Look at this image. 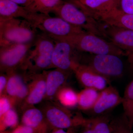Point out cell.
Wrapping results in <instances>:
<instances>
[{"mask_svg": "<svg viewBox=\"0 0 133 133\" xmlns=\"http://www.w3.org/2000/svg\"><path fill=\"white\" fill-rule=\"evenodd\" d=\"M17 70L7 73L8 79L6 94L14 99L16 106L19 107L25 99L29 91V83H27L29 77L26 72Z\"/></svg>", "mask_w": 133, "mask_h": 133, "instance_id": "12", "label": "cell"}, {"mask_svg": "<svg viewBox=\"0 0 133 133\" xmlns=\"http://www.w3.org/2000/svg\"><path fill=\"white\" fill-rule=\"evenodd\" d=\"M8 76L5 73H1L0 75V96L6 94Z\"/></svg>", "mask_w": 133, "mask_h": 133, "instance_id": "29", "label": "cell"}, {"mask_svg": "<svg viewBox=\"0 0 133 133\" xmlns=\"http://www.w3.org/2000/svg\"><path fill=\"white\" fill-rule=\"evenodd\" d=\"M16 107L15 102L7 94L0 96V116Z\"/></svg>", "mask_w": 133, "mask_h": 133, "instance_id": "27", "label": "cell"}, {"mask_svg": "<svg viewBox=\"0 0 133 133\" xmlns=\"http://www.w3.org/2000/svg\"><path fill=\"white\" fill-rule=\"evenodd\" d=\"M95 19L106 24L133 30V15L115 9L97 17Z\"/></svg>", "mask_w": 133, "mask_h": 133, "instance_id": "18", "label": "cell"}, {"mask_svg": "<svg viewBox=\"0 0 133 133\" xmlns=\"http://www.w3.org/2000/svg\"><path fill=\"white\" fill-rule=\"evenodd\" d=\"M95 19L119 8V0H71Z\"/></svg>", "mask_w": 133, "mask_h": 133, "instance_id": "16", "label": "cell"}, {"mask_svg": "<svg viewBox=\"0 0 133 133\" xmlns=\"http://www.w3.org/2000/svg\"><path fill=\"white\" fill-rule=\"evenodd\" d=\"M132 129V128L124 114L121 118L113 119L111 133H133Z\"/></svg>", "mask_w": 133, "mask_h": 133, "instance_id": "26", "label": "cell"}, {"mask_svg": "<svg viewBox=\"0 0 133 133\" xmlns=\"http://www.w3.org/2000/svg\"><path fill=\"white\" fill-rule=\"evenodd\" d=\"M99 93V91L93 88H84L78 93V108L83 111H90L94 107Z\"/></svg>", "mask_w": 133, "mask_h": 133, "instance_id": "20", "label": "cell"}, {"mask_svg": "<svg viewBox=\"0 0 133 133\" xmlns=\"http://www.w3.org/2000/svg\"><path fill=\"white\" fill-rule=\"evenodd\" d=\"M34 44H14L0 46L1 73L7 74L20 70Z\"/></svg>", "mask_w": 133, "mask_h": 133, "instance_id": "7", "label": "cell"}, {"mask_svg": "<svg viewBox=\"0 0 133 133\" xmlns=\"http://www.w3.org/2000/svg\"><path fill=\"white\" fill-rule=\"evenodd\" d=\"M38 30L25 19H0V46L33 43L38 35Z\"/></svg>", "mask_w": 133, "mask_h": 133, "instance_id": "2", "label": "cell"}, {"mask_svg": "<svg viewBox=\"0 0 133 133\" xmlns=\"http://www.w3.org/2000/svg\"><path fill=\"white\" fill-rule=\"evenodd\" d=\"M89 124L93 133H111L113 119L107 114L91 117Z\"/></svg>", "mask_w": 133, "mask_h": 133, "instance_id": "22", "label": "cell"}, {"mask_svg": "<svg viewBox=\"0 0 133 133\" xmlns=\"http://www.w3.org/2000/svg\"><path fill=\"white\" fill-rule=\"evenodd\" d=\"M20 6L26 8L31 3L32 0H10Z\"/></svg>", "mask_w": 133, "mask_h": 133, "instance_id": "32", "label": "cell"}, {"mask_svg": "<svg viewBox=\"0 0 133 133\" xmlns=\"http://www.w3.org/2000/svg\"><path fill=\"white\" fill-rule=\"evenodd\" d=\"M78 128H72L69 129H53L49 133H76V129Z\"/></svg>", "mask_w": 133, "mask_h": 133, "instance_id": "31", "label": "cell"}, {"mask_svg": "<svg viewBox=\"0 0 133 133\" xmlns=\"http://www.w3.org/2000/svg\"><path fill=\"white\" fill-rule=\"evenodd\" d=\"M19 125V116L15 108L0 116V132L14 129Z\"/></svg>", "mask_w": 133, "mask_h": 133, "instance_id": "25", "label": "cell"}, {"mask_svg": "<svg viewBox=\"0 0 133 133\" xmlns=\"http://www.w3.org/2000/svg\"><path fill=\"white\" fill-rule=\"evenodd\" d=\"M39 108L44 115L51 130L82 127L89 123V119L79 114H73L69 108L55 100L45 101Z\"/></svg>", "mask_w": 133, "mask_h": 133, "instance_id": "3", "label": "cell"}, {"mask_svg": "<svg viewBox=\"0 0 133 133\" xmlns=\"http://www.w3.org/2000/svg\"><path fill=\"white\" fill-rule=\"evenodd\" d=\"M99 22L103 38L124 51L128 57L133 56V30Z\"/></svg>", "mask_w": 133, "mask_h": 133, "instance_id": "10", "label": "cell"}, {"mask_svg": "<svg viewBox=\"0 0 133 133\" xmlns=\"http://www.w3.org/2000/svg\"><path fill=\"white\" fill-rule=\"evenodd\" d=\"M26 20L54 40L66 37L86 31L70 24L59 17H52L39 13L29 14Z\"/></svg>", "mask_w": 133, "mask_h": 133, "instance_id": "4", "label": "cell"}, {"mask_svg": "<svg viewBox=\"0 0 133 133\" xmlns=\"http://www.w3.org/2000/svg\"><path fill=\"white\" fill-rule=\"evenodd\" d=\"M128 61L130 63V65L133 69V55L131 56L128 57Z\"/></svg>", "mask_w": 133, "mask_h": 133, "instance_id": "34", "label": "cell"}, {"mask_svg": "<svg viewBox=\"0 0 133 133\" xmlns=\"http://www.w3.org/2000/svg\"><path fill=\"white\" fill-rule=\"evenodd\" d=\"M72 71L79 83L84 88H93L100 91L109 86V79L86 65L77 63Z\"/></svg>", "mask_w": 133, "mask_h": 133, "instance_id": "13", "label": "cell"}, {"mask_svg": "<svg viewBox=\"0 0 133 133\" xmlns=\"http://www.w3.org/2000/svg\"><path fill=\"white\" fill-rule=\"evenodd\" d=\"M63 39L70 42L76 49L80 52L94 55L110 54L120 56H126L124 51L111 43L101 37L87 31Z\"/></svg>", "mask_w": 133, "mask_h": 133, "instance_id": "6", "label": "cell"}, {"mask_svg": "<svg viewBox=\"0 0 133 133\" xmlns=\"http://www.w3.org/2000/svg\"><path fill=\"white\" fill-rule=\"evenodd\" d=\"M11 133H36L31 128L24 125L23 124H19L17 127L11 131Z\"/></svg>", "mask_w": 133, "mask_h": 133, "instance_id": "30", "label": "cell"}, {"mask_svg": "<svg viewBox=\"0 0 133 133\" xmlns=\"http://www.w3.org/2000/svg\"><path fill=\"white\" fill-rule=\"evenodd\" d=\"M44 72L46 92L44 101H55L57 92L61 88L66 85L70 75L73 72L57 68L44 71Z\"/></svg>", "mask_w": 133, "mask_h": 133, "instance_id": "15", "label": "cell"}, {"mask_svg": "<svg viewBox=\"0 0 133 133\" xmlns=\"http://www.w3.org/2000/svg\"><path fill=\"white\" fill-rule=\"evenodd\" d=\"M0 133H11V131H8V130H6V131L0 132Z\"/></svg>", "mask_w": 133, "mask_h": 133, "instance_id": "35", "label": "cell"}, {"mask_svg": "<svg viewBox=\"0 0 133 133\" xmlns=\"http://www.w3.org/2000/svg\"><path fill=\"white\" fill-rule=\"evenodd\" d=\"M54 40L55 44L52 57V69L57 68L73 72L74 65L79 63L80 56L78 53L80 52L66 39Z\"/></svg>", "mask_w": 133, "mask_h": 133, "instance_id": "9", "label": "cell"}, {"mask_svg": "<svg viewBox=\"0 0 133 133\" xmlns=\"http://www.w3.org/2000/svg\"><path fill=\"white\" fill-rule=\"evenodd\" d=\"M83 64L90 66L99 74L110 79L118 78L123 75L124 65L120 56L107 54H90Z\"/></svg>", "mask_w": 133, "mask_h": 133, "instance_id": "8", "label": "cell"}, {"mask_svg": "<svg viewBox=\"0 0 133 133\" xmlns=\"http://www.w3.org/2000/svg\"><path fill=\"white\" fill-rule=\"evenodd\" d=\"M122 102V97L114 87L109 85L100 91L98 99L91 110L88 112L92 117L107 114Z\"/></svg>", "mask_w": 133, "mask_h": 133, "instance_id": "14", "label": "cell"}, {"mask_svg": "<svg viewBox=\"0 0 133 133\" xmlns=\"http://www.w3.org/2000/svg\"><path fill=\"white\" fill-rule=\"evenodd\" d=\"M62 1V0H32L30 5L25 8L29 12L49 15Z\"/></svg>", "mask_w": 133, "mask_h": 133, "instance_id": "23", "label": "cell"}, {"mask_svg": "<svg viewBox=\"0 0 133 133\" xmlns=\"http://www.w3.org/2000/svg\"><path fill=\"white\" fill-rule=\"evenodd\" d=\"M22 124L31 128L36 133H49L51 130L42 110L35 107L22 112Z\"/></svg>", "mask_w": 133, "mask_h": 133, "instance_id": "17", "label": "cell"}, {"mask_svg": "<svg viewBox=\"0 0 133 133\" xmlns=\"http://www.w3.org/2000/svg\"><path fill=\"white\" fill-rule=\"evenodd\" d=\"M83 129L79 133H93L91 128L90 126V124L83 127Z\"/></svg>", "mask_w": 133, "mask_h": 133, "instance_id": "33", "label": "cell"}, {"mask_svg": "<svg viewBox=\"0 0 133 133\" xmlns=\"http://www.w3.org/2000/svg\"><path fill=\"white\" fill-rule=\"evenodd\" d=\"M55 44L53 38L43 33L38 34L20 70L29 74H34L52 69V57Z\"/></svg>", "mask_w": 133, "mask_h": 133, "instance_id": "1", "label": "cell"}, {"mask_svg": "<svg viewBox=\"0 0 133 133\" xmlns=\"http://www.w3.org/2000/svg\"><path fill=\"white\" fill-rule=\"evenodd\" d=\"M52 13L70 24L103 38L99 22L72 1L62 0Z\"/></svg>", "mask_w": 133, "mask_h": 133, "instance_id": "5", "label": "cell"}, {"mask_svg": "<svg viewBox=\"0 0 133 133\" xmlns=\"http://www.w3.org/2000/svg\"><path fill=\"white\" fill-rule=\"evenodd\" d=\"M118 9L126 14L133 15V0H119Z\"/></svg>", "mask_w": 133, "mask_h": 133, "instance_id": "28", "label": "cell"}, {"mask_svg": "<svg viewBox=\"0 0 133 133\" xmlns=\"http://www.w3.org/2000/svg\"><path fill=\"white\" fill-rule=\"evenodd\" d=\"M55 100L65 107L69 109L77 107L78 93L65 85L58 91Z\"/></svg>", "mask_w": 133, "mask_h": 133, "instance_id": "21", "label": "cell"}, {"mask_svg": "<svg viewBox=\"0 0 133 133\" xmlns=\"http://www.w3.org/2000/svg\"><path fill=\"white\" fill-rule=\"evenodd\" d=\"M29 12L24 7L10 0H0V19H27Z\"/></svg>", "mask_w": 133, "mask_h": 133, "instance_id": "19", "label": "cell"}, {"mask_svg": "<svg viewBox=\"0 0 133 133\" xmlns=\"http://www.w3.org/2000/svg\"><path fill=\"white\" fill-rule=\"evenodd\" d=\"M122 104L124 115L128 120L130 125L133 127V79L128 85L122 97Z\"/></svg>", "mask_w": 133, "mask_h": 133, "instance_id": "24", "label": "cell"}, {"mask_svg": "<svg viewBox=\"0 0 133 133\" xmlns=\"http://www.w3.org/2000/svg\"><path fill=\"white\" fill-rule=\"evenodd\" d=\"M29 75L30 82L29 83L28 95L19 107L22 112L44 101L46 92L45 72Z\"/></svg>", "mask_w": 133, "mask_h": 133, "instance_id": "11", "label": "cell"}]
</instances>
